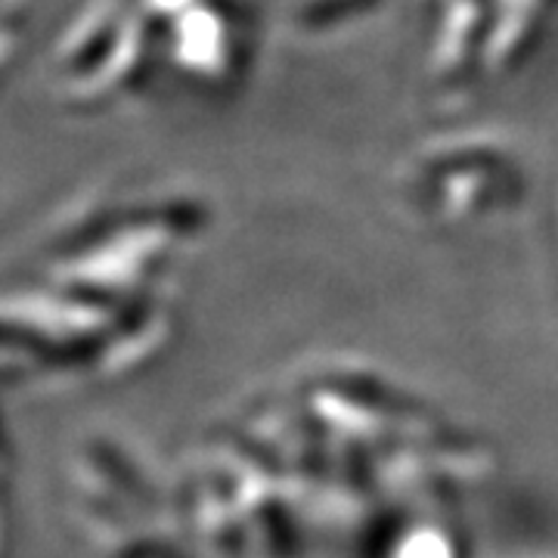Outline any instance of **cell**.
I'll return each instance as SVG.
<instances>
[{
    "label": "cell",
    "mask_w": 558,
    "mask_h": 558,
    "mask_svg": "<svg viewBox=\"0 0 558 558\" xmlns=\"http://www.w3.org/2000/svg\"><path fill=\"white\" fill-rule=\"evenodd\" d=\"M549 7L553 0H497V25L487 28L481 60L487 65H515L539 32V22L549 16Z\"/></svg>",
    "instance_id": "cell-1"
},
{
    "label": "cell",
    "mask_w": 558,
    "mask_h": 558,
    "mask_svg": "<svg viewBox=\"0 0 558 558\" xmlns=\"http://www.w3.org/2000/svg\"><path fill=\"white\" fill-rule=\"evenodd\" d=\"M381 0H304L295 20L307 28H332L336 22L354 20L366 10H376Z\"/></svg>",
    "instance_id": "cell-2"
}]
</instances>
